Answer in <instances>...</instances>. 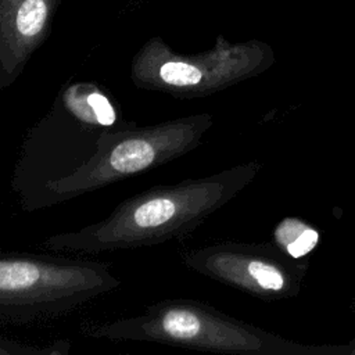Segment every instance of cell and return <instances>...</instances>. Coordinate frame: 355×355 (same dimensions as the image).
I'll use <instances>...</instances> for the list:
<instances>
[{
	"label": "cell",
	"instance_id": "6da1fadb",
	"mask_svg": "<svg viewBox=\"0 0 355 355\" xmlns=\"http://www.w3.org/2000/svg\"><path fill=\"white\" fill-rule=\"evenodd\" d=\"M261 171V162L150 187L119 202L111 214L75 232L55 233L40 247L53 252L97 255L182 239L232 201Z\"/></svg>",
	"mask_w": 355,
	"mask_h": 355
},
{
	"label": "cell",
	"instance_id": "7a4b0ae2",
	"mask_svg": "<svg viewBox=\"0 0 355 355\" xmlns=\"http://www.w3.org/2000/svg\"><path fill=\"white\" fill-rule=\"evenodd\" d=\"M135 125L97 83L65 85L21 144L10 187L22 211L35 212L49 183L78 172L98 154L110 135Z\"/></svg>",
	"mask_w": 355,
	"mask_h": 355
},
{
	"label": "cell",
	"instance_id": "3957f363",
	"mask_svg": "<svg viewBox=\"0 0 355 355\" xmlns=\"http://www.w3.org/2000/svg\"><path fill=\"white\" fill-rule=\"evenodd\" d=\"M108 263L50 254L1 252L0 323L26 326L64 316L116 290Z\"/></svg>",
	"mask_w": 355,
	"mask_h": 355
},
{
	"label": "cell",
	"instance_id": "277c9868",
	"mask_svg": "<svg viewBox=\"0 0 355 355\" xmlns=\"http://www.w3.org/2000/svg\"><path fill=\"white\" fill-rule=\"evenodd\" d=\"M80 331L93 338L148 341L237 355H270L284 349L279 337L191 298L162 300L140 315L86 323Z\"/></svg>",
	"mask_w": 355,
	"mask_h": 355
},
{
	"label": "cell",
	"instance_id": "5b68a950",
	"mask_svg": "<svg viewBox=\"0 0 355 355\" xmlns=\"http://www.w3.org/2000/svg\"><path fill=\"white\" fill-rule=\"evenodd\" d=\"M212 123V115L202 112L148 126L135 125L112 133L87 165L73 175L46 186L36 204V211L180 158L200 146Z\"/></svg>",
	"mask_w": 355,
	"mask_h": 355
},
{
	"label": "cell",
	"instance_id": "8992f818",
	"mask_svg": "<svg viewBox=\"0 0 355 355\" xmlns=\"http://www.w3.org/2000/svg\"><path fill=\"white\" fill-rule=\"evenodd\" d=\"M269 65L261 43L227 44L197 55H180L159 40L147 43L132 64V80L139 89L168 93L176 98L207 97L259 75Z\"/></svg>",
	"mask_w": 355,
	"mask_h": 355
},
{
	"label": "cell",
	"instance_id": "52a82bcc",
	"mask_svg": "<svg viewBox=\"0 0 355 355\" xmlns=\"http://www.w3.org/2000/svg\"><path fill=\"white\" fill-rule=\"evenodd\" d=\"M180 259L190 270L259 300L286 295L294 273L276 244L219 241L184 250Z\"/></svg>",
	"mask_w": 355,
	"mask_h": 355
},
{
	"label": "cell",
	"instance_id": "ba28073f",
	"mask_svg": "<svg viewBox=\"0 0 355 355\" xmlns=\"http://www.w3.org/2000/svg\"><path fill=\"white\" fill-rule=\"evenodd\" d=\"M273 239L283 252L291 258H301L313 250L319 234L300 219L286 218L276 225Z\"/></svg>",
	"mask_w": 355,
	"mask_h": 355
},
{
	"label": "cell",
	"instance_id": "9c48e42d",
	"mask_svg": "<svg viewBox=\"0 0 355 355\" xmlns=\"http://www.w3.org/2000/svg\"><path fill=\"white\" fill-rule=\"evenodd\" d=\"M71 344L68 341H57L54 344H50L47 347L43 348H26L22 347L21 344L7 340L4 337H1L0 340V354L1 355H7V354H12V355H64L69 351Z\"/></svg>",
	"mask_w": 355,
	"mask_h": 355
}]
</instances>
